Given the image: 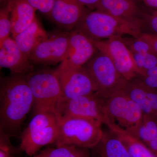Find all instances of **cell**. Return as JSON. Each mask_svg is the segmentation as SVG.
<instances>
[{
    "label": "cell",
    "instance_id": "1",
    "mask_svg": "<svg viewBox=\"0 0 157 157\" xmlns=\"http://www.w3.org/2000/svg\"><path fill=\"white\" fill-rule=\"evenodd\" d=\"M33 93L25 75L13 74L2 78L0 87V127L16 134L33 106Z\"/></svg>",
    "mask_w": 157,
    "mask_h": 157
},
{
    "label": "cell",
    "instance_id": "2",
    "mask_svg": "<svg viewBox=\"0 0 157 157\" xmlns=\"http://www.w3.org/2000/svg\"><path fill=\"white\" fill-rule=\"evenodd\" d=\"M143 28L142 22L119 18L98 10H88L75 29L90 39L99 41L124 36L140 38Z\"/></svg>",
    "mask_w": 157,
    "mask_h": 157
},
{
    "label": "cell",
    "instance_id": "3",
    "mask_svg": "<svg viewBox=\"0 0 157 157\" xmlns=\"http://www.w3.org/2000/svg\"><path fill=\"white\" fill-rule=\"evenodd\" d=\"M143 117L140 107L124 90L104 100L103 124L117 134L135 137Z\"/></svg>",
    "mask_w": 157,
    "mask_h": 157
},
{
    "label": "cell",
    "instance_id": "4",
    "mask_svg": "<svg viewBox=\"0 0 157 157\" xmlns=\"http://www.w3.org/2000/svg\"><path fill=\"white\" fill-rule=\"evenodd\" d=\"M25 76L33 96L35 114L51 112L61 117L59 108L64 97L56 70L33 71Z\"/></svg>",
    "mask_w": 157,
    "mask_h": 157
},
{
    "label": "cell",
    "instance_id": "5",
    "mask_svg": "<svg viewBox=\"0 0 157 157\" xmlns=\"http://www.w3.org/2000/svg\"><path fill=\"white\" fill-rule=\"evenodd\" d=\"M60 118L53 113L35 114L21 135L20 149L32 157L43 147L55 143Z\"/></svg>",
    "mask_w": 157,
    "mask_h": 157
},
{
    "label": "cell",
    "instance_id": "6",
    "mask_svg": "<svg viewBox=\"0 0 157 157\" xmlns=\"http://www.w3.org/2000/svg\"><path fill=\"white\" fill-rule=\"evenodd\" d=\"M101 124L82 118L61 117L58 136L54 144L91 149L103 135Z\"/></svg>",
    "mask_w": 157,
    "mask_h": 157
},
{
    "label": "cell",
    "instance_id": "7",
    "mask_svg": "<svg viewBox=\"0 0 157 157\" xmlns=\"http://www.w3.org/2000/svg\"><path fill=\"white\" fill-rule=\"evenodd\" d=\"M84 66L95 84L96 93L104 100L124 89L128 81L106 55L96 53Z\"/></svg>",
    "mask_w": 157,
    "mask_h": 157
},
{
    "label": "cell",
    "instance_id": "8",
    "mask_svg": "<svg viewBox=\"0 0 157 157\" xmlns=\"http://www.w3.org/2000/svg\"><path fill=\"white\" fill-rule=\"evenodd\" d=\"M91 40L98 51L111 59L118 72L127 81L139 76L132 52L122 38Z\"/></svg>",
    "mask_w": 157,
    "mask_h": 157
},
{
    "label": "cell",
    "instance_id": "9",
    "mask_svg": "<svg viewBox=\"0 0 157 157\" xmlns=\"http://www.w3.org/2000/svg\"><path fill=\"white\" fill-rule=\"evenodd\" d=\"M64 99L87 95L97 92V88L85 67H74L61 62L56 70Z\"/></svg>",
    "mask_w": 157,
    "mask_h": 157
},
{
    "label": "cell",
    "instance_id": "10",
    "mask_svg": "<svg viewBox=\"0 0 157 157\" xmlns=\"http://www.w3.org/2000/svg\"><path fill=\"white\" fill-rule=\"evenodd\" d=\"M104 100L96 92L63 99L59 113L61 117L82 118L103 124Z\"/></svg>",
    "mask_w": 157,
    "mask_h": 157
},
{
    "label": "cell",
    "instance_id": "11",
    "mask_svg": "<svg viewBox=\"0 0 157 157\" xmlns=\"http://www.w3.org/2000/svg\"><path fill=\"white\" fill-rule=\"evenodd\" d=\"M70 32L49 35L37 45L29 57L35 64L55 65L64 59L69 48Z\"/></svg>",
    "mask_w": 157,
    "mask_h": 157
},
{
    "label": "cell",
    "instance_id": "12",
    "mask_svg": "<svg viewBox=\"0 0 157 157\" xmlns=\"http://www.w3.org/2000/svg\"><path fill=\"white\" fill-rule=\"evenodd\" d=\"M88 10L77 0H55L48 16L60 28L73 30Z\"/></svg>",
    "mask_w": 157,
    "mask_h": 157
},
{
    "label": "cell",
    "instance_id": "13",
    "mask_svg": "<svg viewBox=\"0 0 157 157\" xmlns=\"http://www.w3.org/2000/svg\"><path fill=\"white\" fill-rule=\"evenodd\" d=\"M97 51L91 39L81 31L74 29L70 32L67 53L62 62L72 67H83Z\"/></svg>",
    "mask_w": 157,
    "mask_h": 157
},
{
    "label": "cell",
    "instance_id": "14",
    "mask_svg": "<svg viewBox=\"0 0 157 157\" xmlns=\"http://www.w3.org/2000/svg\"><path fill=\"white\" fill-rule=\"evenodd\" d=\"M0 67L9 69L16 75H27L34 70L29 58L10 37L0 45Z\"/></svg>",
    "mask_w": 157,
    "mask_h": 157
},
{
    "label": "cell",
    "instance_id": "15",
    "mask_svg": "<svg viewBox=\"0 0 157 157\" xmlns=\"http://www.w3.org/2000/svg\"><path fill=\"white\" fill-rule=\"evenodd\" d=\"M124 91L139 106L143 114L157 117V90L147 86L137 77L127 82Z\"/></svg>",
    "mask_w": 157,
    "mask_h": 157
},
{
    "label": "cell",
    "instance_id": "16",
    "mask_svg": "<svg viewBox=\"0 0 157 157\" xmlns=\"http://www.w3.org/2000/svg\"><path fill=\"white\" fill-rule=\"evenodd\" d=\"M96 10L119 18L142 22L147 14L137 0H100Z\"/></svg>",
    "mask_w": 157,
    "mask_h": 157
},
{
    "label": "cell",
    "instance_id": "17",
    "mask_svg": "<svg viewBox=\"0 0 157 157\" xmlns=\"http://www.w3.org/2000/svg\"><path fill=\"white\" fill-rule=\"evenodd\" d=\"M7 4L10 10L11 33L14 39L33 22L36 10L26 0H10Z\"/></svg>",
    "mask_w": 157,
    "mask_h": 157
},
{
    "label": "cell",
    "instance_id": "18",
    "mask_svg": "<svg viewBox=\"0 0 157 157\" xmlns=\"http://www.w3.org/2000/svg\"><path fill=\"white\" fill-rule=\"evenodd\" d=\"M91 149L93 157H130L117 134L109 129L103 132L101 139Z\"/></svg>",
    "mask_w": 157,
    "mask_h": 157
},
{
    "label": "cell",
    "instance_id": "19",
    "mask_svg": "<svg viewBox=\"0 0 157 157\" xmlns=\"http://www.w3.org/2000/svg\"><path fill=\"white\" fill-rule=\"evenodd\" d=\"M36 17L33 22L14 39L20 49L29 58L36 47L48 36Z\"/></svg>",
    "mask_w": 157,
    "mask_h": 157
},
{
    "label": "cell",
    "instance_id": "20",
    "mask_svg": "<svg viewBox=\"0 0 157 157\" xmlns=\"http://www.w3.org/2000/svg\"><path fill=\"white\" fill-rule=\"evenodd\" d=\"M135 138L149 149L157 156V118L143 114Z\"/></svg>",
    "mask_w": 157,
    "mask_h": 157
},
{
    "label": "cell",
    "instance_id": "21",
    "mask_svg": "<svg viewBox=\"0 0 157 157\" xmlns=\"http://www.w3.org/2000/svg\"><path fill=\"white\" fill-rule=\"evenodd\" d=\"M89 149L74 146H56L48 147L33 157H91Z\"/></svg>",
    "mask_w": 157,
    "mask_h": 157
},
{
    "label": "cell",
    "instance_id": "22",
    "mask_svg": "<svg viewBox=\"0 0 157 157\" xmlns=\"http://www.w3.org/2000/svg\"><path fill=\"white\" fill-rule=\"evenodd\" d=\"M126 147L130 157H157L143 144L131 135L118 134Z\"/></svg>",
    "mask_w": 157,
    "mask_h": 157
},
{
    "label": "cell",
    "instance_id": "23",
    "mask_svg": "<svg viewBox=\"0 0 157 157\" xmlns=\"http://www.w3.org/2000/svg\"><path fill=\"white\" fill-rule=\"evenodd\" d=\"M132 54L139 71V75L157 66V53L155 52L144 54Z\"/></svg>",
    "mask_w": 157,
    "mask_h": 157
},
{
    "label": "cell",
    "instance_id": "24",
    "mask_svg": "<svg viewBox=\"0 0 157 157\" xmlns=\"http://www.w3.org/2000/svg\"><path fill=\"white\" fill-rule=\"evenodd\" d=\"M11 33L10 10L7 3L0 10V45L9 37Z\"/></svg>",
    "mask_w": 157,
    "mask_h": 157
},
{
    "label": "cell",
    "instance_id": "25",
    "mask_svg": "<svg viewBox=\"0 0 157 157\" xmlns=\"http://www.w3.org/2000/svg\"><path fill=\"white\" fill-rule=\"evenodd\" d=\"M137 77L147 86L157 91V66L147 70Z\"/></svg>",
    "mask_w": 157,
    "mask_h": 157
},
{
    "label": "cell",
    "instance_id": "26",
    "mask_svg": "<svg viewBox=\"0 0 157 157\" xmlns=\"http://www.w3.org/2000/svg\"><path fill=\"white\" fill-rule=\"evenodd\" d=\"M10 134L1 130L0 133V157H12L13 147L9 139Z\"/></svg>",
    "mask_w": 157,
    "mask_h": 157
},
{
    "label": "cell",
    "instance_id": "27",
    "mask_svg": "<svg viewBox=\"0 0 157 157\" xmlns=\"http://www.w3.org/2000/svg\"><path fill=\"white\" fill-rule=\"evenodd\" d=\"M36 11L38 10L48 16L55 0H26Z\"/></svg>",
    "mask_w": 157,
    "mask_h": 157
},
{
    "label": "cell",
    "instance_id": "28",
    "mask_svg": "<svg viewBox=\"0 0 157 157\" xmlns=\"http://www.w3.org/2000/svg\"><path fill=\"white\" fill-rule=\"evenodd\" d=\"M146 23L151 32L148 33L157 35V10L151 14H147L143 20V24Z\"/></svg>",
    "mask_w": 157,
    "mask_h": 157
},
{
    "label": "cell",
    "instance_id": "29",
    "mask_svg": "<svg viewBox=\"0 0 157 157\" xmlns=\"http://www.w3.org/2000/svg\"><path fill=\"white\" fill-rule=\"evenodd\" d=\"M140 37L148 42L153 50L157 53V35L148 33H143Z\"/></svg>",
    "mask_w": 157,
    "mask_h": 157
},
{
    "label": "cell",
    "instance_id": "30",
    "mask_svg": "<svg viewBox=\"0 0 157 157\" xmlns=\"http://www.w3.org/2000/svg\"><path fill=\"white\" fill-rule=\"evenodd\" d=\"M82 5L90 10L96 9L100 0H77Z\"/></svg>",
    "mask_w": 157,
    "mask_h": 157
},
{
    "label": "cell",
    "instance_id": "31",
    "mask_svg": "<svg viewBox=\"0 0 157 157\" xmlns=\"http://www.w3.org/2000/svg\"><path fill=\"white\" fill-rule=\"evenodd\" d=\"M147 7L157 10V0H140Z\"/></svg>",
    "mask_w": 157,
    "mask_h": 157
},
{
    "label": "cell",
    "instance_id": "32",
    "mask_svg": "<svg viewBox=\"0 0 157 157\" xmlns=\"http://www.w3.org/2000/svg\"><path fill=\"white\" fill-rule=\"evenodd\" d=\"M9 1H10V0H0L1 3L4 2H7V1L8 2Z\"/></svg>",
    "mask_w": 157,
    "mask_h": 157
}]
</instances>
